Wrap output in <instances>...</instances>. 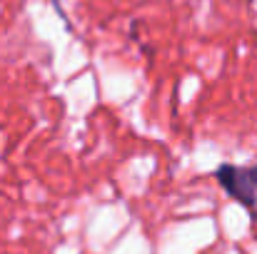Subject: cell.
Here are the masks:
<instances>
[{"mask_svg": "<svg viewBox=\"0 0 257 254\" xmlns=\"http://www.w3.org/2000/svg\"><path fill=\"white\" fill-rule=\"evenodd\" d=\"M217 182L240 204H245V207H255L257 204V184L252 179V174H250V167L242 169L235 167V165H222L217 169Z\"/></svg>", "mask_w": 257, "mask_h": 254, "instance_id": "6da1fadb", "label": "cell"}, {"mask_svg": "<svg viewBox=\"0 0 257 254\" xmlns=\"http://www.w3.org/2000/svg\"><path fill=\"white\" fill-rule=\"evenodd\" d=\"M250 174H252V179H255V184H257V165L255 167H250Z\"/></svg>", "mask_w": 257, "mask_h": 254, "instance_id": "7a4b0ae2", "label": "cell"}]
</instances>
